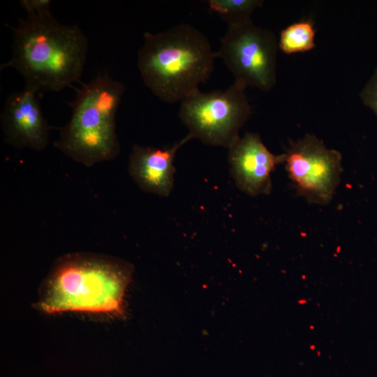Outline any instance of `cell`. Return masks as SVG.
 Segmentation results:
<instances>
[{"label": "cell", "mask_w": 377, "mask_h": 377, "mask_svg": "<svg viewBox=\"0 0 377 377\" xmlns=\"http://www.w3.org/2000/svg\"><path fill=\"white\" fill-rule=\"evenodd\" d=\"M246 87L235 82L224 90L192 91L182 101L178 116L191 138L229 149L251 114Z\"/></svg>", "instance_id": "5"}, {"label": "cell", "mask_w": 377, "mask_h": 377, "mask_svg": "<svg viewBox=\"0 0 377 377\" xmlns=\"http://www.w3.org/2000/svg\"><path fill=\"white\" fill-rule=\"evenodd\" d=\"M362 103L377 116V66L360 93Z\"/></svg>", "instance_id": "13"}, {"label": "cell", "mask_w": 377, "mask_h": 377, "mask_svg": "<svg viewBox=\"0 0 377 377\" xmlns=\"http://www.w3.org/2000/svg\"><path fill=\"white\" fill-rule=\"evenodd\" d=\"M1 123L6 144L37 151L47 147L54 128L44 117L38 95L26 88L8 96Z\"/></svg>", "instance_id": "8"}, {"label": "cell", "mask_w": 377, "mask_h": 377, "mask_svg": "<svg viewBox=\"0 0 377 377\" xmlns=\"http://www.w3.org/2000/svg\"><path fill=\"white\" fill-rule=\"evenodd\" d=\"M138 68L145 85L167 103L182 101L210 77L216 58L205 34L188 24L145 32Z\"/></svg>", "instance_id": "3"}, {"label": "cell", "mask_w": 377, "mask_h": 377, "mask_svg": "<svg viewBox=\"0 0 377 377\" xmlns=\"http://www.w3.org/2000/svg\"><path fill=\"white\" fill-rule=\"evenodd\" d=\"M342 157L313 134L292 141L284 153L288 177L297 193L309 202L325 205L340 183Z\"/></svg>", "instance_id": "7"}, {"label": "cell", "mask_w": 377, "mask_h": 377, "mask_svg": "<svg viewBox=\"0 0 377 377\" xmlns=\"http://www.w3.org/2000/svg\"><path fill=\"white\" fill-rule=\"evenodd\" d=\"M190 135L169 148L134 145L128 159V171L143 191L160 196L170 194L174 185L173 165L177 150L188 140Z\"/></svg>", "instance_id": "10"}, {"label": "cell", "mask_w": 377, "mask_h": 377, "mask_svg": "<svg viewBox=\"0 0 377 377\" xmlns=\"http://www.w3.org/2000/svg\"><path fill=\"white\" fill-rule=\"evenodd\" d=\"M133 267L99 254L76 253L56 261L42 285L38 307L47 313L66 311L124 314Z\"/></svg>", "instance_id": "2"}, {"label": "cell", "mask_w": 377, "mask_h": 377, "mask_svg": "<svg viewBox=\"0 0 377 377\" xmlns=\"http://www.w3.org/2000/svg\"><path fill=\"white\" fill-rule=\"evenodd\" d=\"M209 8L220 15L228 26L251 20L253 13L261 8L263 0H209Z\"/></svg>", "instance_id": "12"}, {"label": "cell", "mask_w": 377, "mask_h": 377, "mask_svg": "<svg viewBox=\"0 0 377 377\" xmlns=\"http://www.w3.org/2000/svg\"><path fill=\"white\" fill-rule=\"evenodd\" d=\"M279 44L273 31L252 20L228 25L216 52L235 78L246 88L264 91L276 83Z\"/></svg>", "instance_id": "6"}, {"label": "cell", "mask_w": 377, "mask_h": 377, "mask_svg": "<svg viewBox=\"0 0 377 377\" xmlns=\"http://www.w3.org/2000/svg\"><path fill=\"white\" fill-rule=\"evenodd\" d=\"M10 67L37 95L73 87L82 76L88 40L75 24H64L47 12L27 15L13 29Z\"/></svg>", "instance_id": "1"}, {"label": "cell", "mask_w": 377, "mask_h": 377, "mask_svg": "<svg viewBox=\"0 0 377 377\" xmlns=\"http://www.w3.org/2000/svg\"><path fill=\"white\" fill-rule=\"evenodd\" d=\"M124 89L121 82L106 74L83 84L69 103L71 117L54 146L86 167L116 158L120 145L115 117Z\"/></svg>", "instance_id": "4"}, {"label": "cell", "mask_w": 377, "mask_h": 377, "mask_svg": "<svg viewBox=\"0 0 377 377\" xmlns=\"http://www.w3.org/2000/svg\"><path fill=\"white\" fill-rule=\"evenodd\" d=\"M316 29L311 20H301L284 28L280 33L279 48L285 54L308 52L315 46Z\"/></svg>", "instance_id": "11"}, {"label": "cell", "mask_w": 377, "mask_h": 377, "mask_svg": "<svg viewBox=\"0 0 377 377\" xmlns=\"http://www.w3.org/2000/svg\"><path fill=\"white\" fill-rule=\"evenodd\" d=\"M20 3L27 15H39L50 12V0H21Z\"/></svg>", "instance_id": "14"}, {"label": "cell", "mask_w": 377, "mask_h": 377, "mask_svg": "<svg viewBox=\"0 0 377 377\" xmlns=\"http://www.w3.org/2000/svg\"><path fill=\"white\" fill-rule=\"evenodd\" d=\"M228 163L235 184L251 196L269 194L271 173L284 163V154L274 155L258 133L246 132L228 149Z\"/></svg>", "instance_id": "9"}]
</instances>
